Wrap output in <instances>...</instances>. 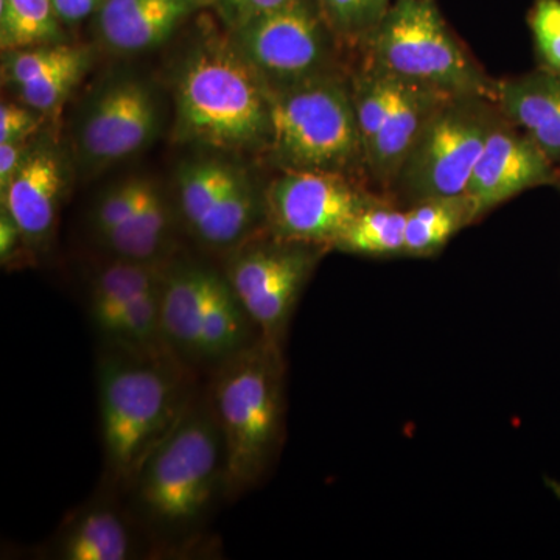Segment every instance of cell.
Masks as SVG:
<instances>
[{"instance_id": "6da1fadb", "label": "cell", "mask_w": 560, "mask_h": 560, "mask_svg": "<svg viewBox=\"0 0 560 560\" xmlns=\"http://www.w3.org/2000/svg\"><path fill=\"white\" fill-rule=\"evenodd\" d=\"M190 368L106 348L97 363L98 408L106 469L131 486L143 463L194 399Z\"/></svg>"}, {"instance_id": "7a4b0ae2", "label": "cell", "mask_w": 560, "mask_h": 560, "mask_svg": "<svg viewBox=\"0 0 560 560\" xmlns=\"http://www.w3.org/2000/svg\"><path fill=\"white\" fill-rule=\"evenodd\" d=\"M282 348L260 338L210 371L206 390L224 448V495L254 488L278 456L285 411Z\"/></svg>"}, {"instance_id": "3957f363", "label": "cell", "mask_w": 560, "mask_h": 560, "mask_svg": "<svg viewBox=\"0 0 560 560\" xmlns=\"http://www.w3.org/2000/svg\"><path fill=\"white\" fill-rule=\"evenodd\" d=\"M180 138L223 150L268 145L267 83L237 47H202L184 65L176 90Z\"/></svg>"}, {"instance_id": "277c9868", "label": "cell", "mask_w": 560, "mask_h": 560, "mask_svg": "<svg viewBox=\"0 0 560 560\" xmlns=\"http://www.w3.org/2000/svg\"><path fill=\"white\" fill-rule=\"evenodd\" d=\"M131 488L145 521L164 530L191 528L224 493L223 440L206 396L190 400Z\"/></svg>"}, {"instance_id": "5b68a950", "label": "cell", "mask_w": 560, "mask_h": 560, "mask_svg": "<svg viewBox=\"0 0 560 560\" xmlns=\"http://www.w3.org/2000/svg\"><path fill=\"white\" fill-rule=\"evenodd\" d=\"M270 98L268 149L280 171L330 172L368 179L350 77L307 81L270 92Z\"/></svg>"}, {"instance_id": "8992f818", "label": "cell", "mask_w": 560, "mask_h": 560, "mask_svg": "<svg viewBox=\"0 0 560 560\" xmlns=\"http://www.w3.org/2000/svg\"><path fill=\"white\" fill-rule=\"evenodd\" d=\"M363 60L411 86L495 101L497 80L451 31L434 0H396Z\"/></svg>"}, {"instance_id": "52a82bcc", "label": "cell", "mask_w": 560, "mask_h": 560, "mask_svg": "<svg viewBox=\"0 0 560 560\" xmlns=\"http://www.w3.org/2000/svg\"><path fill=\"white\" fill-rule=\"evenodd\" d=\"M161 323L172 355L190 370L212 371L261 338L226 276L198 265L165 268Z\"/></svg>"}, {"instance_id": "ba28073f", "label": "cell", "mask_w": 560, "mask_h": 560, "mask_svg": "<svg viewBox=\"0 0 560 560\" xmlns=\"http://www.w3.org/2000/svg\"><path fill=\"white\" fill-rule=\"evenodd\" d=\"M501 117L492 98H447L427 121L386 200L407 209L431 198L466 194L486 140Z\"/></svg>"}, {"instance_id": "9c48e42d", "label": "cell", "mask_w": 560, "mask_h": 560, "mask_svg": "<svg viewBox=\"0 0 560 560\" xmlns=\"http://www.w3.org/2000/svg\"><path fill=\"white\" fill-rule=\"evenodd\" d=\"M238 51L270 92L324 77L345 75L337 46L316 0H294L235 28Z\"/></svg>"}, {"instance_id": "30bf717a", "label": "cell", "mask_w": 560, "mask_h": 560, "mask_svg": "<svg viewBox=\"0 0 560 560\" xmlns=\"http://www.w3.org/2000/svg\"><path fill=\"white\" fill-rule=\"evenodd\" d=\"M228 264V282L261 338L282 348L290 320L326 246L270 238L237 246Z\"/></svg>"}, {"instance_id": "8fae6325", "label": "cell", "mask_w": 560, "mask_h": 560, "mask_svg": "<svg viewBox=\"0 0 560 560\" xmlns=\"http://www.w3.org/2000/svg\"><path fill=\"white\" fill-rule=\"evenodd\" d=\"M378 198L363 180L341 173L280 171L265 191V220L275 237L334 249L352 221Z\"/></svg>"}, {"instance_id": "7c38bea8", "label": "cell", "mask_w": 560, "mask_h": 560, "mask_svg": "<svg viewBox=\"0 0 560 560\" xmlns=\"http://www.w3.org/2000/svg\"><path fill=\"white\" fill-rule=\"evenodd\" d=\"M560 186V167L506 117L490 131L466 195L477 220L537 187Z\"/></svg>"}, {"instance_id": "4fadbf2b", "label": "cell", "mask_w": 560, "mask_h": 560, "mask_svg": "<svg viewBox=\"0 0 560 560\" xmlns=\"http://www.w3.org/2000/svg\"><path fill=\"white\" fill-rule=\"evenodd\" d=\"M158 106L149 88L136 80L109 84L91 102L80 128V147L94 164L124 160L150 142Z\"/></svg>"}, {"instance_id": "5bb4252c", "label": "cell", "mask_w": 560, "mask_h": 560, "mask_svg": "<svg viewBox=\"0 0 560 560\" xmlns=\"http://www.w3.org/2000/svg\"><path fill=\"white\" fill-rule=\"evenodd\" d=\"M65 187L60 154L40 145L31 150L20 172L2 190V209L16 221L28 246H40L50 237Z\"/></svg>"}, {"instance_id": "9a60e30c", "label": "cell", "mask_w": 560, "mask_h": 560, "mask_svg": "<svg viewBox=\"0 0 560 560\" xmlns=\"http://www.w3.org/2000/svg\"><path fill=\"white\" fill-rule=\"evenodd\" d=\"M447 98L451 95L404 83L388 119L364 153L372 190L386 198L427 121Z\"/></svg>"}, {"instance_id": "2e32d148", "label": "cell", "mask_w": 560, "mask_h": 560, "mask_svg": "<svg viewBox=\"0 0 560 560\" xmlns=\"http://www.w3.org/2000/svg\"><path fill=\"white\" fill-rule=\"evenodd\" d=\"M495 102L503 116L560 167V75L537 68L497 80Z\"/></svg>"}, {"instance_id": "e0dca14e", "label": "cell", "mask_w": 560, "mask_h": 560, "mask_svg": "<svg viewBox=\"0 0 560 560\" xmlns=\"http://www.w3.org/2000/svg\"><path fill=\"white\" fill-rule=\"evenodd\" d=\"M200 0H103L98 33L121 54H138L165 43Z\"/></svg>"}, {"instance_id": "ac0fdd59", "label": "cell", "mask_w": 560, "mask_h": 560, "mask_svg": "<svg viewBox=\"0 0 560 560\" xmlns=\"http://www.w3.org/2000/svg\"><path fill=\"white\" fill-rule=\"evenodd\" d=\"M161 261L117 259L92 279L88 311L95 330L108 341L132 305L151 291L160 290L165 275Z\"/></svg>"}, {"instance_id": "d6986e66", "label": "cell", "mask_w": 560, "mask_h": 560, "mask_svg": "<svg viewBox=\"0 0 560 560\" xmlns=\"http://www.w3.org/2000/svg\"><path fill=\"white\" fill-rule=\"evenodd\" d=\"M478 223L474 202L466 194L431 198L407 208L405 257L431 259L440 256L460 231Z\"/></svg>"}, {"instance_id": "ffe728a7", "label": "cell", "mask_w": 560, "mask_h": 560, "mask_svg": "<svg viewBox=\"0 0 560 560\" xmlns=\"http://www.w3.org/2000/svg\"><path fill=\"white\" fill-rule=\"evenodd\" d=\"M57 552L65 560H127L132 556L130 529L119 512L90 508L62 530Z\"/></svg>"}, {"instance_id": "44dd1931", "label": "cell", "mask_w": 560, "mask_h": 560, "mask_svg": "<svg viewBox=\"0 0 560 560\" xmlns=\"http://www.w3.org/2000/svg\"><path fill=\"white\" fill-rule=\"evenodd\" d=\"M171 231L167 205L158 187L150 183L135 215L105 235L101 243L117 259L161 261Z\"/></svg>"}, {"instance_id": "7402d4cb", "label": "cell", "mask_w": 560, "mask_h": 560, "mask_svg": "<svg viewBox=\"0 0 560 560\" xmlns=\"http://www.w3.org/2000/svg\"><path fill=\"white\" fill-rule=\"evenodd\" d=\"M407 209L386 198L368 206L335 243L334 249L374 259L405 257Z\"/></svg>"}, {"instance_id": "603a6c76", "label": "cell", "mask_w": 560, "mask_h": 560, "mask_svg": "<svg viewBox=\"0 0 560 560\" xmlns=\"http://www.w3.org/2000/svg\"><path fill=\"white\" fill-rule=\"evenodd\" d=\"M238 176L230 165L213 160L187 162L179 168L180 215L195 237L200 234Z\"/></svg>"}, {"instance_id": "cb8c5ba5", "label": "cell", "mask_w": 560, "mask_h": 560, "mask_svg": "<svg viewBox=\"0 0 560 560\" xmlns=\"http://www.w3.org/2000/svg\"><path fill=\"white\" fill-rule=\"evenodd\" d=\"M60 24L50 0H0L3 54L60 43Z\"/></svg>"}, {"instance_id": "d4e9b609", "label": "cell", "mask_w": 560, "mask_h": 560, "mask_svg": "<svg viewBox=\"0 0 560 560\" xmlns=\"http://www.w3.org/2000/svg\"><path fill=\"white\" fill-rule=\"evenodd\" d=\"M401 88H404L401 81L364 60L350 75L353 108H355L364 153L388 119L390 110L399 98Z\"/></svg>"}, {"instance_id": "484cf974", "label": "cell", "mask_w": 560, "mask_h": 560, "mask_svg": "<svg viewBox=\"0 0 560 560\" xmlns=\"http://www.w3.org/2000/svg\"><path fill=\"white\" fill-rule=\"evenodd\" d=\"M324 21L342 46L364 54L396 0H316Z\"/></svg>"}, {"instance_id": "4316f807", "label": "cell", "mask_w": 560, "mask_h": 560, "mask_svg": "<svg viewBox=\"0 0 560 560\" xmlns=\"http://www.w3.org/2000/svg\"><path fill=\"white\" fill-rule=\"evenodd\" d=\"M88 51L68 44H49L32 49L7 51L3 61V79L14 88L47 75L51 70L60 69L69 62L79 60Z\"/></svg>"}, {"instance_id": "83f0119b", "label": "cell", "mask_w": 560, "mask_h": 560, "mask_svg": "<svg viewBox=\"0 0 560 560\" xmlns=\"http://www.w3.org/2000/svg\"><path fill=\"white\" fill-rule=\"evenodd\" d=\"M88 66L90 55L86 54L60 69L51 70L47 75L22 84L16 88L18 94L21 95L22 102L36 113H50L68 98L86 72Z\"/></svg>"}, {"instance_id": "f1b7e54d", "label": "cell", "mask_w": 560, "mask_h": 560, "mask_svg": "<svg viewBox=\"0 0 560 560\" xmlns=\"http://www.w3.org/2000/svg\"><path fill=\"white\" fill-rule=\"evenodd\" d=\"M149 184L145 179L125 180L103 195L92 213V228L98 242L135 215Z\"/></svg>"}, {"instance_id": "f546056e", "label": "cell", "mask_w": 560, "mask_h": 560, "mask_svg": "<svg viewBox=\"0 0 560 560\" xmlns=\"http://www.w3.org/2000/svg\"><path fill=\"white\" fill-rule=\"evenodd\" d=\"M528 24L537 68L560 75V0H534Z\"/></svg>"}, {"instance_id": "4dcf8cb0", "label": "cell", "mask_w": 560, "mask_h": 560, "mask_svg": "<svg viewBox=\"0 0 560 560\" xmlns=\"http://www.w3.org/2000/svg\"><path fill=\"white\" fill-rule=\"evenodd\" d=\"M33 110L16 103H3L0 108V143L27 140L39 125Z\"/></svg>"}, {"instance_id": "1f68e13d", "label": "cell", "mask_w": 560, "mask_h": 560, "mask_svg": "<svg viewBox=\"0 0 560 560\" xmlns=\"http://www.w3.org/2000/svg\"><path fill=\"white\" fill-rule=\"evenodd\" d=\"M221 14L232 27L237 28L246 22L289 5L294 0H215Z\"/></svg>"}, {"instance_id": "d6a6232c", "label": "cell", "mask_w": 560, "mask_h": 560, "mask_svg": "<svg viewBox=\"0 0 560 560\" xmlns=\"http://www.w3.org/2000/svg\"><path fill=\"white\" fill-rule=\"evenodd\" d=\"M31 149L27 140L20 142L0 143V189H5L10 180L20 172L22 164L27 160Z\"/></svg>"}, {"instance_id": "836d02e7", "label": "cell", "mask_w": 560, "mask_h": 560, "mask_svg": "<svg viewBox=\"0 0 560 560\" xmlns=\"http://www.w3.org/2000/svg\"><path fill=\"white\" fill-rule=\"evenodd\" d=\"M21 246H28L24 235H22L16 221L11 219L5 209H2V213H0V257H2V264H9L16 256Z\"/></svg>"}, {"instance_id": "e575fe53", "label": "cell", "mask_w": 560, "mask_h": 560, "mask_svg": "<svg viewBox=\"0 0 560 560\" xmlns=\"http://www.w3.org/2000/svg\"><path fill=\"white\" fill-rule=\"evenodd\" d=\"M62 24H77L101 9L103 0H50Z\"/></svg>"}, {"instance_id": "d590c367", "label": "cell", "mask_w": 560, "mask_h": 560, "mask_svg": "<svg viewBox=\"0 0 560 560\" xmlns=\"http://www.w3.org/2000/svg\"><path fill=\"white\" fill-rule=\"evenodd\" d=\"M215 2V0H200V3Z\"/></svg>"}, {"instance_id": "8d00e7d4", "label": "cell", "mask_w": 560, "mask_h": 560, "mask_svg": "<svg viewBox=\"0 0 560 560\" xmlns=\"http://www.w3.org/2000/svg\"><path fill=\"white\" fill-rule=\"evenodd\" d=\"M559 190H560V186H559Z\"/></svg>"}]
</instances>
